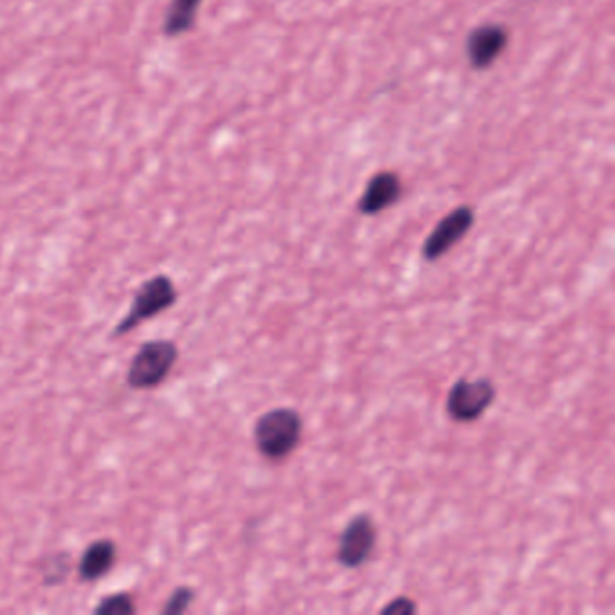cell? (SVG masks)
<instances>
[{"label":"cell","mask_w":615,"mask_h":615,"mask_svg":"<svg viewBox=\"0 0 615 615\" xmlns=\"http://www.w3.org/2000/svg\"><path fill=\"white\" fill-rule=\"evenodd\" d=\"M303 437V419L292 408H272L253 426V442L266 461L282 462L297 452Z\"/></svg>","instance_id":"1"},{"label":"cell","mask_w":615,"mask_h":615,"mask_svg":"<svg viewBox=\"0 0 615 615\" xmlns=\"http://www.w3.org/2000/svg\"><path fill=\"white\" fill-rule=\"evenodd\" d=\"M177 300H179V291L169 275L160 272L150 277L139 286L138 291L134 292L129 311L118 324L114 325L111 339L124 338L144 322L158 318L160 314L174 308Z\"/></svg>","instance_id":"2"},{"label":"cell","mask_w":615,"mask_h":615,"mask_svg":"<svg viewBox=\"0 0 615 615\" xmlns=\"http://www.w3.org/2000/svg\"><path fill=\"white\" fill-rule=\"evenodd\" d=\"M179 361V347L172 339H150L139 347L127 369V386L138 392L160 388Z\"/></svg>","instance_id":"3"},{"label":"cell","mask_w":615,"mask_h":615,"mask_svg":"<svg viewBox=\"0 0 615 615\" xmlns=\"http://www.w3.org/2000/svg\"><path fill=\"white\" fill-rule=\"evenodd\" d=\"M497 399V386L491 380L461 378L448 392L446 411L452 421L469 425L480 419Z\"/></svg>","instance_id":"4"},{"label":"cell","mask_w":615,"mask_h":615,"mask_svg":"<svg viewBox=\"0 0 615 615\" xmlns=\"http://www.w3.org/2000/svg\"><path fill=\"white\" fill-rule=\"evenodd\" d=\"M378 545V527L369 514H356L339 534L336 559L345 569H361L369 564Z\"/></svg>","instance_id":"5"},{"label":"cell","mask_w":615,"mask_h":615,"mask_svg":"<svg viewBox=\"0 0 615 615\" xmlns=\"http://www.w3.org/2000/svg\"><path fill=\"white\" fill-rule=\"evenodd\" d=\"M475 227V210L472 206H459L450 211L446 217H442L437 222L430 235L426 236L422 244L421 255L426 262L441 260L452 252L453 247L464 239V236Z\"/></svg>","instance_id":"6"},{"label":"cell","mask_w":615,"mask_h":615,"mask_svg":"<svg viewBox=\"0 0 615 615\" xmlns=\"http://www.w3.org/2000/svg\"><path fill=\"white\" fill-rule=\"evenodd\" d=\"M509 44V33L500 24H483L475 27L466 42L467 62L473 69H487L497 62Z\"/></svg>","instance_id":"7"},{"label":"cell","mask_w":615,"mask_h":615,"mask_svg":"<svg viewBox=\"0 0 615 615\" xmlns=\"http://www.w3.org/2000/svg\"><path fill=\"white\" fill-rule=\"evenodd\" d=\"M403 195V183L401 177L394 172H380L369 181L363 195L358 202V210L361 216H380L388 210L401 199Z\"/></svg>","instance_id":"8"},{"label":"cell","mask_w":615,"mask_h":615,"mask_svg":"<svg viewBox=\"0 0 615 615\" xmlns=\"http://www.w3.org/2000/svg\"><path fill=\"white\" fill-rule=\"evenodd\" d=\"M118 561V545L111 538H97L83 549L78 561V578L83 583H94L114 569Z\"/></svg>","instance_id":"9"},{"label":"cell","mask_w":615,"mask_h":615,"mask_svg":"<svg viewBox=\"0 0 615 615\" xmlns=\"http://www.w3.org/2000/svg\"><path fill=\"white\" fill-rule=\"evenodd\" d=\"M202 0H170L169 10L164 13L163 35L169 38L190 33L197 22V11H199Z\"/></svg>","instance_id":"10"},{"label":"cell","mask_w":615,"mask_h":615,"mask_svg":"<svg viewBox=\"0 0 615 615\" xmlns=\"http://www.w3.org/2000/svg\"><path fill=\"white\" fill-rule=\"evenodd\" d=\"M97 615H134L138 614V606L129 592H114L105 595L94 608Z\"/></svg>","instance_id":"11"},{"label":"cell","mask_w":615,"mask_h":615,"mask_svg":"<svg viewBox=\"0 0 615 615\" xmlns=\"http://www.w3.org/2000/svg\"><path fill=\"white\" fill-rule=\"evenodd\" d=\"M195 601V590L188 584H181L169 595V600L164 601L161 614L179 615L185 614Z\"/></svg>","instance_id":"12"},{"label":"cell","mask_w":615,"mask_h":615,"mask_svg":"<svg viewBox=\"0 0 615 615\" xmlns=\"http://www.w3.org/2000/svg\"><path fill=\"white\" fill-rule=\"evenodd\" d=\"M381 615H414L417 614V603L411 597L399 595L390 601L388 605L383 606Z\"/></svg>","instance_id":"13"}]
</instances>
